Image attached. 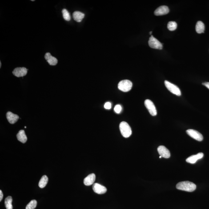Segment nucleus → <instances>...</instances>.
Wrapping results in <instances>:
<instances>
[{
    "label": "nucleus",
    "mask_w": 209,
    "mask_h": 209,
    "mask_svg": "<svg viewBox=\"0 0 209 209\" xmlns=\"http://www.w3.org/2000/svg\"><path fill=\"white\" fill-rule=\"evenodd\" d=\"M176 188L179 190L192 192L195 191L196 186L193 182L187 181L178 183L176 185Z\"/></svg>",
    "instance_id": "obj_1"
},
{
    "label": "nucleus",
    "mask_w": 209,
    "mask_h": 209,
    "mask_svg": "<svg viewBox=\"0 0 209 209\" xmlns=\"http://www.w3.org/2000/svg\"><path fill=\"white\" fill-rule=\"evenodd\" d=\"M119 129L122 136L125 138H129L132 134L131 128L126 122H122L119 125Z\"/></svg>",
    "instance_id": "obj_2"
},
{
    "label": "nucleus",
    "mask_w": 209,
    "mask_h": 209,
    "mask_svg": "<svg viewBox=\"0 0 209 209\" xmlns=\"http://www.w3.org/2000/svg\"><path fill=\"white\" fill-rule=\"evenodd\" d=\"M133 86V83L129 80H123L119 82L118 88L119 90L123 92H128L131 90Z\"/></svg>",
    "instance_id": "obj_3"
},
{
    "label": "nucleus",
    "mask_w": 209,
    "mask_h": 209,
    "mask_svg": "<svg viewBox=\"0 0 209 209\" xmlns=\"http://www.w3.org/2000/svg\"><path fill=\"white\" fill-rule=\"evenodd\" d=\"M165 84L168 90L172 94L180 96L181 94L180 90L178 86L167 81H165Z\"/></svg>",
    "instance_id": "obj_4"
},
{
    "label": "nucleus",
    "mask_w": 209,
    "mask_h": 209,
    "mask_svg": "<svg viewBox=\"0 0 209 209\" xmlns=\"http://www.w3.org/2000/svg\"><path fill=\"white\" fill-rule=\"evenodd\" d=\"M148 44L151 48L159 50H161L163 48V45L162 43L153 35H151L149 38Z\"/></svg>",
    "instance_id": "obj_5"
},
{
    "label": "nucleus",
    "mask_w": 209,
    "mask_h": 209,
    "mask_svg": "<svg viewBox=\"0 0 209 209\" xmlns=\"http://www.w3.org/2000/svg\"><path fill=\"white\" fill-rule=\"evenodd\" d=\"M145 105L151 115L155 116L157 115V109L154 103L151 100L148 99L146 100L145 101Z\"/></svg>",
    "instance_id": "obj_6"
},
{
    "label": "nucleus",
    "mask_w": 209,
    "mask_h": 209,
    "mask_svg": "<svg viewBox=\"0 0 209 209\" xmlns=\"http://www.w3.org/2000/svg\"><path fill=\"white\" fill-rule=\"evenodd\" d=\"M186 133L190 137L197 141L201 142L203 139V135L196 130L190 129L186 130Z\"/></svg>",
    "instance_id": "obj_7"
},
{
    "label": "nucleus",
    "mask_w": 209,
    "mask_h": 209,
    "mask_svg": "<svg viewBox=\"0 0 209 209\" xmlns=\"http://www.w3.org/2000/svg\"><path fill=\"white\" fill-rule=\"evenodd\" d=\"M93 190L94 193L99 194H105L107 189L105 186L98 183H94L93 186Z\"/></svg>",
    "instance_id": "obj_8"
},
{
    "label": "nucleus",
    "mask_w": 209,
    "mask_h": 209,
    "mask_svg": "<svg viewBox=\"0 0 209 209\" xmlns=\"http://www.w3.org/2000/svg\"><path fill=\"white\" fill-rule=\"evenodd\" d=\"M27 69L24 67L16 68L13 72V74L16 77H21L26 75L28 71Z\"/></svg>",
    "instance_id": "obj_9"
},
{
    "label": "nucleus",
    "mask_w": 209,
    "mask_h": 209,
    "mask_svg": "<svg viewBox=\"0 0 209 209\" xmlns=\"http://www.w3.org/2000/svg\"><path fill=\"white\" fill-rule=\"evenodd\" d=\"M157 150L159 155L162 157L168 158L170 157V154L168 149L163 146H159Z\"/></svg>",
    "instance_id": "obj_10"
},
{
    "label": "nucleus",
    "mask_w": 209,
    "mask_h": 209,
    "mask_svg": "<svg viewBox=\"0 0 209 209\" xmlns=\"http://www.w3.org/2000/svg\"><path fill=\"white\" fill-rule=\"evenodd\" d=\"M169 12V9L167 6H162L156 9L154 14L156 16H162L167 14Z\"/></svg>",
    "instance_id": "obj_11"
},
{
    "label": "nucleus",
    "mask_w": 209,
    "mask_h": 209,
    "mask_svg": "<svg viewBox=\"0 0 209 209\" xmlns=\"http://www.w3.org/2000/svg\"><path fill=\"white\" fill-rule=\"evenodd\" d=\"M204 156V154L202 153H198L196 155H192L189 157L186 161L189 163L191 164L195 163L198 160L202 159Z\"/></svg>",
    "instance_id": "obj_12"
},
{
    "label": "nucleus",
    "mask_w": 209,
    "mask_h": 209,
    "mask_svg": "<svg viewBox=\"0 0 209 209\" xmlns=\"http://www.w3.org/2000/svg\"><path fill=\"white\" fill-rule=\"evenodd\" d=\"M96 179V176L94 174H90L85 178L83 182L85 186H90L94 184Z\"/></svg>",
    "instance_id": "obj_13"
},
{
    "label": "nucleus",
    "mask_w": 209,
    "mask_h": 209,
    "mask_svg": "<svg viewBox=\"0 0 209 209\" xmlns=\"http://www.w3.org/2000/svg\"><path fill=\"white\" fill-rule=\"evenodd\" d=\"M6 118L8 122L11 124H15L19 118L18 115L13 114L10 112H8L7 113Z\"/></svg>",
    "instance_id": "obj_14"
},
{
    "label": "nucleus",
    "mask_w": 209,
    "mask_h": 209,
    "mask_svg": "<svg viewBox=\"0 0 209 209\" xmlns=\"http://www.w3.org/2000/svg\"><path fill=\"white\" fill-rule=\"evenodd\" d=\"M45 58L51 66H55L58 63V59L53 57L50 53H46L45 54Z\"/></svg>",
    "instance_id": "obj_15"
},
{
    "label": "nucleus",
    "mask_w": 209,
    "mask_h": 209,
    "mask_svg": "<svg viewBox=\"0 0 209 209\" xmlns=\"http://www.w3.org/2000/svg\"><path fill=\"white\" fill-rule=\"evenodd\" d=\"M16 136L18 140L22 143H25L27 140V136L25 133L24 130H19L18 134H17Z\"/></svg>",
    "instance_id": "obj_16"
},
{
    "label": "nucleus",
    "mask_w": 209,
    "mask_h": 209,
    "mask_svg": "<svg viewBox=\"0 0 209 209\" xmlns=\"http://www.w3.org/2000/svg\"><path fill=\"white\" fill-rule=\"evenodd\" d=\"M73 16L74 20L80 22L84 18L85 14L81 12L76 11L73 13Z\"/></svg>",
    "instance_id": "obj_17"
},
{
    "label": "nucleus",
    "mask_w": 209,
    "mask_h": 209,
    "mask_svg": "<svg viewBox=\"0 0 209 209\" xmlns=\"http://www.w3.org/2000/svg\"><path fill=\"white\" fill-rule=\"evenodd\" d=\"M205 29L204 24L202 21H198L196 26V30L198 34H200L204 33Z\"/></svg>",
    "instance_id": "obj_18"
},
{
    "label": "nucleus",
    "mask_w": 209,
    "mask_h": 209,
    "mask_svg": "<svg viewBox=\"0 0 209 209\" xmlns=\"http://www.w3.org/2000/svg\"><path fill=\"white\" fill-rule=\"evenodd\" d=\"M48 181V178L47 176L46 175L43 176L40 180L39 184H38V186L40 188H43L46 187V184H47Z\"/></svg>",
    "instance_id": "obj_19"
},
{
    "label": "nucleus",
    "mask_w": 209,
    "mask_h": 209,
    "mask_svg": "<svg viewBox=\"0 0 209 209\" xmlns=\"http://www.w3.org/2000/svg\"><path fill=\"white\" fill-rule=\"evenodd\" d=\"M13 199L11 196H9L7 197L5 200V205L6 209H13V206L12 203Z\"/></svg>",
    "instance_id": "obj_20"
},
{
    "label": "nucleus",
    "mask_w": 209,
    "mask_h": 209,
    "mask_svg": "<svg viewBox=\"0 0 209 209\" xmlns=\"http://www.w3.org/2000/svg\"><path fill=\"white\" fill-rule=\"evenodd\" d=\"M167 28L171 31L175 30L177 28V24L175 21H170L168 24Z\"/></svg>",
    "instance_id": "obj_21"
},
{
    "label": "nucleus",
    "mask_w": 209,
    "mask_h": 209,
    "mask_svg": "<svg viewBox=\"0 0 209 209\" xmlns=\"http://www.w3.org/2000/svg\"><path fill=\"white\" fill-rule=\"evenodd\" d=\"M37 204V201L35 200H33L27 205L26 207V209H34L36 207Z\"/></svg>",
    "instance_id": "obj_22"
},
{
    "label": "nucleus",
    "mask_w": 209,
    "mask_h": 209,
    "mask_svg": "<svg viewBox=\"0 0 209 209\" xmlns=\"http://www.w3.org/2000/svg\"><path fill=\"white\" fill-rule=\"evenodd\" d=\"M62 13L64 19L66 21H70L71 18H70V13L67 9H63L62 10Z\"/></svg>",
    "instance_id": "obj_23"
},
{
    "label": "nucleus",
    "mask_w": 209,
    "mask_h": 209,
    "mask_svg": "<svg viewBox=\"0 0 209 209\" xmlns=\"http://www.w3.org/2000/svg\"><path fill=\"white\" fill-rule=\"evenodd\" d=\"M114 110L117 114H119L122 110L121 106L120 105H116L114 107Z\"/></svg>",
    "instance_id": "obj_24"
},
{
    "label": "nucleus",
    "mask_w": 209,
    "mask_h": 209,
    "mask_svg": "<svg viewBox=\"0 0 209 209\" xmlns=\"http://www.w3.org/2000/svg\"><path fill=\"white\" fill-rule=\"evenodd\" d=\"M104 108L106 109H110L111 108V103L109 102H106L104 105Z\"/></svg>",
    "instance_id": "obj_25"
},
{
    "label": "nucleus",
    "mask_w": 209,
    "mask_h": 209,
    "mask_svg": "<svg viewBox=\"0 0 209 209\" xmlns=\"http://www.w3.org/2000/svg\"><path fill=\"white\" fill-rule=\"evenodd\" d=\"M3 198V194L1 190H0V202H1Z\"/></svg>",
    "instance_id": "obj_26"
},
{
    "label": "nucleus",
    "mask_w": 209,
    "mask_h": 209,
    "mask_svg": "<svg viewBox=\"0 0 209 209\" xmlns=\"http://www.w3.org/2000/svg\"><path fill=\"white\" fill-rule=\"evenodd\" d=\"M202 84L204 85L206 87H207L209 89V82H203Z\"/></svg>",
    "instance_id": "obj_27"
},
{
    "label": "nucleus",
    "mask_w": 209,
    "mask_h": 209,
    "mask_svg": "<svg viewBox=\"0 0 209 209\" xmlns=\"http://www.w3.org/2000/svg\"><path fill=\"white\" fill-rule=\"evenodd\" d=\"M1 62H0V68H1Z\"/></svg>",
    "instance_id": "obj_28"
},
{
    "label": "nucleus",
    "mask_w": 209,
    "mask_h": 209,
    "mask_svg": "<svg viewBox=\"0 0 209 209\" xmlns=\"http://www.w3.org/2000/svg\"><path fill=\"white\" fill-rule=\"evenodd\" d=\"M152 33V31H150V34H151Z\"/></svg>",
    "instance_id": "obj_29"
},
{
    "label": "nucleus",
    "mask_w": 209,
    "mask_h": 209,
    "mask_svg": "<svg viewBox=\"0 0 209 209\" xmlns=\"http://www.w3.org/2000/svg\"><path fill=\"white\" fill-rule=\"evenodd\" d=\"M162 157L161 156L160 157V158H161Z\"/></svg>",
    "instance_id": "obj_30"
}]
</instances>
